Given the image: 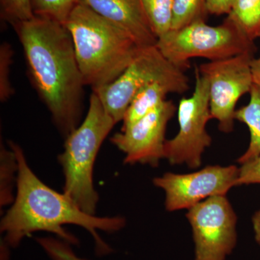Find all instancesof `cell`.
<instances>
[{"mask_svg": "<svg viewBox=\"0 0 260 260\" xmlns=\"http://www.w3.org/2000/svg\"><path fill=\"white\" fill-rule=\"evenodd\" d=\"M13 26L32 86L66 138L81 123L85 86L69 30L64 24L37 15Z\"/></svg>", "mask_w": 260, "mask_h": 260, "instance_id": "obj_1", "label": "cell"}, {"mask_svg": "<svg viewBox=\"0 0 260 260\" xmlns=\"http://www.w3.org/2000/svg\"><path fill=\"white\" fill-rule=\"evenodd\" d=\"M8 146L16 155L18 174L14 202L0 223L5 244L16 247L24 238L35 232H46L56 234L71 245H77L78 239L63 227L75 225L91 234L98 254L110 253L112 249L101 239L98 231L119 232L125 226V218L99 217L85 213L64 192L51 189L34 174L18 144L10 141Z\"/></svg>", "mask_w": 260, "mask_h": 260, "instance_id": "obj_2", "label": "cell"}, {"mask_svg": "<svg viewBox=\"0 0 260 260\" xmlns=\"http://www.w3.org/2000/svg\"><path fill=\"white\" fill-rule=\"evenodd\" d=\"M64 25L84 83L93 90L117 79L142 49L127 32L85 5H75Z\"/></svg>", "mask_w": 260, "mask_h": 260, "instance_id": "obj_3", "label": "cell"}, {"mask_svg": "<svg viewBox=\"0 0 260 260\" xmlns=\"http://www.w3.org/2000/svg\"><path fill=\"white\" fill-rule=\"evenodd\" d=\"M116 124L93 92L85 119L65 138L64 151L58 156L64 177L63 192L89 215H95L99 199L93 184L95 159Z\"/></svg>", "mask_w": 260, "mask_h": 260, "instance_id": "obj_4", "label": "cell"}, {"mask_svg": "<svg viewBox=\"0 0 260 260\" xmlns=\"http://www.w3.org/2000/svg\"><path fill=\"white\" fill-rule=\"evenodd\" d=\"M155 46L168 60L184 71L190 68L193 58L218 61L243 54H254L255 51L254 42L228 17L217 26L198 21L171 30L158 38Z\"/></svg>", "mask_w": 260, "mask_h": 260, "instance_id": "obj_5", "label": "cell"}, {"mask_svg": "<svg viewBox=\"0 0 260 260\" xmlns=\"http://www.w3.org/2000/svg\"><path fill=\"white\" fill-rule=\"evenodd\" d=\"M179 131L164 147V158L172 165L185 164L191 169L201 167L203 155L212 143L207 124L212 119L210 110L209 83L195 68L192 95L183 98L177 109Z\"/></svg>", "mask_w": 260, "mask_h": 260, "instance_id": "obj_6", "label": "cell"}, {"mask_svg": "<svg viewBox=\"0 0 260 260\" xmlns=\"http://www.w3.org/2000/svg\"><path fill=\"white\" fill-rule=\"evenodd\" d=\"M194 260H226L237 244V215L226 195H216L188 210Z\"/></svg>", "mask_w": 260, "mask_h": 260, "instance_id": "obj_7", "label": "cell"}, {"mask_svg": "<svg viewBox=\"0 0 260 260\" xmlns=\"http://www.w3.org/2000/svg\"><path fill=\"white\" fill-rule=\"evenodd\" d=\"M252 54H243L200 65V73L209 83L210 110L222 133L234 130L236 107L239 99L249 93L253 85Z\"/></svg>", "mask_w": 260, "mask_h": 260, "instance_id": "obj_8", "label": "cell"}, {"mask_svg": "<svg viewBox=\"0 0 260 260\" xmlns=\"http://www.w3.org/2000/svg\"><path fill=\"white\" fill-rule=\"evenodd\" d=\"M179 70L181 69L168 60L156 46L142 48L117 79L93 89V92L100 99L106 112L117 124L122 121L132 101L145 85Z\"/></svg>", "mask_w": 260, "mask_h": 260, "instance_id": "obj_9", "label": "cell"}, {"mask_svg": "<svg viewBox=\"0 0 260 260\" xmlns=\"http://www.w3.org/2000/svg\"><path fill=\"white\" fill-rule=\"evenodd\" d=\"M239 168L208 166L189 174L167 172L154 178V185L165 193V208L169 212L189 210L216 195H226L237 186Z\"/></svg>", "mask_w": 260, "mask_h": 260, "instance_id": "obj_10", "label": "cell"}, {"mask_svg": "<svg viewBox=\"0 0 260 260\" xmlns=\"http://www.w3.org/2000/svg\"><path fill=\"white\" fill-rule=\"evenodd\" d=\"M176 112L174 102L165 101L139 120L113 135L111 142L125 155L124 164L158 167L164 158L168 124Z\"/></svg>", "mask_w": 260, "mask_h": 260, "instance_id": "obj_11", "label": "cell"}, {"mask_svg": "<svg viewBox=\"0 0 260 260\" xmlns=\"http://www.w3.org/2000/svg\"><path fill=\"white\" fill-rule=\"evenodd\" d=\"M103 18L122 29L141 48L156 45L153 31L143 10L142 0H77Z\"/></svg>", "mask_w": 260, "mask_h": 260, "instance_id": "obj_12", "label": "cell"}, {"mask_svg": "<svg viewBox=\"0 0 260 260\" xmlns=\"http://www.w3.org/2000/svg\"><path fill=\"white\" fill-rule=\"evenodd\" d=\"M189 89L185 71L176 73L147 84L136 94L123 119L122 127L133 124L167 101L169 93L182 94Z\"/></svg>", "mask_w": 260, "mask_h": 260, "instance_id": "obj_13", "label": "cell"}, {"mask_svg": "<svg viewBox=\"0 0 260 260\" xmlns=\"http://www.w3.org/2000/svg\"><path fill=\"white\" fill-rule=\"evenodd\" d=\"M247 105L237 109L235 119L247 126L250 141L246 151L238 159L240 164L252 160L260 155V86L254 84Z\"/></svg>", "mask_w": 260, "mask_h": 260, "instance_id": "obj_14", "label": "cell"}, {"mask_svg": "<svg viewBox=\"0 0 260 260\" xmlns=\"http://www.w3.org/2000/svg\"><path fill=\"white\" fill-rule=\"evenodd\" d=\"M227 17L252 42L260 38V0H235Z\"/></svg>", "mask_w": 260, "mask_h": 260, "instance_id": "obj_15", "label": "cell"}, {"mask_svg": "<svg viewBox=\"0 0 260 260\" xmlns=\"http://www.w3.org/2000/svg\"><path fill=\"white\" fill-rule=\"evenodd\" d=\"M18 162L13 149L0 145V205L1 208L12 205L15 196L13 194L17 184Z\"/></svg>", "mask_w": 260, "mask_h": 260, "instance_id": "obj_16", "label": "cell"}, {"mask_svg": "<svg viewBox=\"0 0 260 260\" xmlns=\"http://www.w3.org/2000/svg\"><path fill=\"white\" fill-rule=\"evenodd\" d=\"M142 4L157 38L172 30L174 0H142Z\"/></svg>", "mask_w": 260, "mask_h": 260, "instance_id": "obj_17", "label": "cell"}, {"mask_svg": "<svg viewBox=\"0 0 260 260\" xmlns=\"http://www.w3.org/2000/svg\"><path fill=\"white\" fill-rule=\"evenodd\" d=\"M208 13L206 0H174L172 30L184 28L198 21H205Z\"/></svg>", "mask_w": 260, "mask_h": 260, "instance_id": "obj_18", "label": "cell"}, {"mask_svg": "<svg viewBox=\"0 0 260 260\" xmlns=\"http://www.w3.org/2000/svg\"><path fill=\"white\" fill-rule=\"evenodd\" d=\"M34 15L65 24L77 0H31Z\"/></svg>", "mask_w": 260, "mask_h": 260, "instance_id": "obj_19", "label": "cell"}, {"mask_svg": "<svg viewBox=\"0 0 260 260\" xmlns=\"http://www.w3.org/2000/svg\"><path fill=\"white\" fill-rule=\"evenodd\" d=\"M0 7L2 18L12 25L35 17L31 0H0Z\"/></svg>", "mask_w": 260, "mask_h": 260, "instance_id": "obj_20", "label": "cell"}, {"mask_svg": "<svg viewBox=\"0 0 260 260\" xmlns=\"http://www.w3.org/2000/svg\"><path fill=\"white\" fill-rule=\"evenodd\" d=\"M13 51L8 43L4 42L0 46V100L6 102L14 93V89L10 82V66Z\"/></svg>", "mask_w": 260, "mask_h": 260, "instance_id": "obj_21", "label": "cell"}, {"mask_svg": "<svg viewBox=\"0 0 260 260\" xmlns=\"http://www.w3.org/2000/svg\"><path fill=\"white\" fill-rule=\"evenodd\" d=\"M37 241L51 260H88L77 256L71 244L60 239L38 238Z\"/></svg>", "mask_w": 260, "mask_h": 260, "instance_id": "obj_22", "label": "cell"}, {"mask_svg": "<svg viewBox=\"0 0 260 260\" xmlns=\"http://www.w3.org/2000/svg\"><path fill=\"white\" fill-rule=\"evenodd\" d=\"M251 184H260V155L239 167L237 186Z\"/></svg>", "mask_w": 260, "mask_h": 260, "instance_id": "obj_23", "label": "cell"}, {"mask_svg": "<svg viewBox=\"0 0 260 260\" xmlns=\"http://www.w3.org/2000/svg\"><path fill=\"white\" fill-rule=\"evenodd\" d=\"M235 0H206L208 14L215 15H229Z\"/></svg>", "mask_w": 260, "mask_h": 260, "instance_id": "obj_24", "label": "cell"}, {"mask_svg": "<svg viewBox=\"0 0 260 260\" xmlns=\"http://www.w3.org/2000/svg\"><path fill=\"white\" fill-rule=\"evenodd\" d=\"M251 70L254 84L260 86V54L257 58L253 57L251 59Z\"/></svg>", "mask_w": 260, "mask_h": 260, "instance_id": "obj_25", "label": "cell"}, {"mask_svg": "<svg viewBox=\"0 0 260 260\" xmlns=\"http://www.w3.org/2000/svg\"><path fill=\"white\" fill-rule=\"evenodd\" d=\"M253 231H254V239L256 243L260 246V209L256 210L251 218Z\"/></svg>", "mask_w": 260, "mask_h": 260, "instance_id": "obj_26", "label": "cell"}]
</instances>
